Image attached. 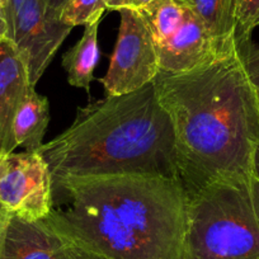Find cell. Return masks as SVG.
Segmentation results:
<instances>
[{"label": "cell", "mask_w": 259, "mask_h": 259, "mask_svg": "<svg viewBox=\"0 0 259 259\" xmlns=\"http://www.w3.org/2000/svg\"><path fill=\"white\" fill-rule=\"evenodd\" d=\"M107 9L109 11H117L123 8H133L134 0H104Z\"/></svg>", "instance_id": "19"}, {"label": "cell", "mask_w": 259, "mask_h": 259, "mask_svg": "<svg viewBox=\"0 0 259 259\" xmlns=\"http://www.w3.org/2000/svg\"><path fill=\"white\" fill-rule=\"evenodd\" d=\"M181 2H184V3H188L189 0H181Z\"/></svg>", "instance_id": "26"}, {"label": "cell", "mask_w": 259, "mask_h": 259, "mask_svg": "<svg viewBox=\"0 0 259 259\" xmlns=\"http://www.w3.org/2000/svg\"><path fill=\"white\" fill-rule=\"evenodd\" d=\"M49 123V99L37 93L34 87H29L14 117L13 138L17 148L23 146L26 151L37 153L44 145L42 140Z\"/></svg>", "instance_id": "11"}, {"label": "cell", "mask_w": 259, "mask_h": 259, "mask_svg": "<svg viewBox=\"0 0 259 259\" xmlns=\"http://www.w3.org/2000/svg\"><path fill=\"white\" fill-rule=\"evenodd\" d=\"M256 27H259V0H238L236 38L251 37Z\"/></svg>", "instance_id": "17"}, {"label": "cell", "mask_w": 259, "mask_h": 259, "mask_svg": "<svg viewBox=\"0 0 259 259\" xmlns=\"http://www.w3.org/2000/svg\"><path fill=\"white\" fill-rule=\"evenodd\" d=\"M99 22L85 26L81 38L62 55V68L66 71L70 85L85 89L91 93L94 70L101 59L98 45Z\"/></svg>", "instance_id": "13"}, {"label": "cell", "mask_w": 259, "mask_h": 259, "mask_svg": "<svg viewBox=\"0 0 259 259\" xmlns=\"http://www.w3.org/2000/svg\"><path fill=\"white\" fill-rule=\"evenodd\" d=\"M68 240L46 220H28L0 207V259H65Z\"/></svg>", "instance_id": "8"}, {"label": "cell", "mask_w": 259, "mask_h": 259, "mask_svg": "<svg viewBox=\"0 0 259 259\" xmlns=\"http://www.w3.org/2000/svg\"><path fill=\"white\" fill-rule=\"evenodd\" d=\"M29 83L28 73L13 44L4 39L0 44V155L14 153L13 122L23 102Z\"/></svg>", "instance_id": "10"}, {"label": "cell", "mask_w": 259, "mask_h": 259, "mask_svg": "<svg viewBox=\"0 0 259 259\" xmlns=\"http://www.w3.org/2000/svg\"><path fill=\"white\" fill-rule=\"evenodd\" d=\"M188 3L181 0H154L153 3L136 9L143 16L155 46L168 39L183 22Z\"/></svg>", "instance_id": "14"}, {"label": "cell", "mask_w": 259, "mask_h": 259, "mask_svg": "<svg viewBox=\"0 0 259 259\" xmlns=\"http://www.w3.org/2000/svg\"><path fill=\"white\" fill-rule=\"evenodd\" d=\"M155 49L160 71L171 74L196 69L220 55L203 24L189 6L181 26Z\"/></svg>", "instance_id": "9"}, {"label": "cell", "mask_w": 259, "mask_h": 259, "mask_svg": "<svg viewBox=\"0 0 259 259\" xmlns=\"http://www.w3.org/2000/svg\"><path fill=\"white\" fill-rule=\"evenodd\" d=\"M7 0H0V8H3L4 6H6Z\"/></svg>", "instance_id": "24"}, {"label": "cell", "mask_w": 259, "mask_h": 259, "mask_svg": "<svg viewBox=\"0 0 259 259\" xmlns=\"http://www.w3.org/2000/svg\"><path fill=\"white\" fill-rule=\"evenodd\" d=\"M68 240V239H66ZM65 259H103L99 256L93 255V254L84 251L83 249L78 248L73 243L68 240V246H66V253H65Z\"/></svg>", "instance_id": "18"}, {"label": "cell", "mask_w": 259, "mask_h": 259, "mask_svg": "<svg viewBox=\"0 0 259 259\" xmlns=\"http://www.w3.org/2000/svg\"><path fill=\"white\" fill-rule=\"evenodd\" d=\"M68 206L45 220L70 243L103 259H179L188 194L154 174L68 177L52 188Z\"/></svg>", "instance_id": "2"}, {"label": "cell", "mask_w": 259, "mask_h": 259, "mask_svg": "<svg viewBox=\"0 0 259 259\" xmlns=\"http://www.w3.org/2000/svg\"><path fill=\"white\" fill-rule=\"evenodd\" d=\"M256 91V89H255ZM256 96H258V101H259V91H256Z\"/></svg>", "instance_id": "25"}, {"label": "cell", "mask_w": 259, "mask_h": 259, "mask_svg": "<svg viewBox=\"0 0 259 259\" xmlns=\"http://www.w3.org/2000/svg\"><path fill=\"white\" fill-rule=\"evenodd\" d=\"M0 207L28 220H45L52 212L51 173L38 151L0 155Z\"/></svg>", "instance_id": "6"}, {"label": "cell", "mask_w": 259, "mask_h": 259, "mask_svg": "<svg viewBox=\"0 0 259 259\" xmlns=\"http://www.w3.org/2000/svg\"><path fill=\"white\" fill-rule=\"evenodd\" d=\"M251 176L259 181V145L254 150L253 161H251Z\"/></svg>", "instance_id": "21"}, {"label": "cell", "mask_w": 259, "mask_h": 259, "mask_svg": "<svg viewBox=\"0 0 259 259\" xmlns=\"http://www.w3.org/2000/svg\"><path fill=\"white\" fill-rule=\"evenodd\" d=\"M153 83L173 124L188 196L218 179L251 174L259 101L236 47L189 71H160Z\"/></svg>", "instance_id": "1"}, {"label": "cell", "mask_w": 259, "mask_h": 259, "mask_svg": "<svg viewBox=\"0 0 259 259\" xmlns=\"http://www.w3.org/2000/svg\"><path fill=\"white\" fill-rule=\"evenodd\" d=\"M154 0H134L133 3V8L134 9H141L144 7L149 6L150 3H153Z\"/></svg>", "instance_id": "23"}, {"label": "cell", "mask_w": 259, "mask_h": 259, "mask_svg": "<svg viewBox=\"0 0 259 259\" xmlns=\"http://www.w3.org/2000/svg\"><path fill=\"white\" fill-rule=\"evenodd\" d=\"M236 3L238 0L188 2V6L203 24L219 54L236 47Z\"/></svg>", "instance_id": "12"}, {"label": "cell", "mask_w": 259, "mask_h": 259, "mask_svg": "<svg viewBox=\"0 0 259 259\" xmlns=\"http://www.w3.org/2000/svg\"><path fill=\"white\" fill-rule=\"evenodd\" d=\"M38 153L50 169L52 188L68 177L107 174L181 181L173 124L154 83L78 108L73 123Z\"/></svg>", "instance_id": "3"}, {"label": "cell", "mask_w": 259, "mask_h": 259, "mask_svg": "<svg viewBox=\"0 0 259 259\" xmlns=\"http://www.w3.org/2000/svg\"><path fill=\"white\" fill-rule=\"evenodd\" d=\"M70 0H46L47 6L51 11H54L55 13L60 14L61 16V12L64 9V7L69 3Z\"/></svg>", "instance_id": "20"}, {"label": "cell", "mask_w": 259, "mask_h": 259, "mask_svg": "<svg viewBox=\"0 0 259 259\" xmlns=\"http://www.w3.org/2000/svg\"><path fill=\"white\" fill-rule=\"evenodd\" d=\"M236 50L249 80L259 91V45L251 37L236 38Z\"/></svg>", "instance_id": "16"}, {"label": "cell", "mask_w": 259, "mask_h": 259, "mask_svg": "<svg viewBox=\"0 0 259 259\" xmlns=\"http://www.w3.org/2000/svg\"><path fill=\"white\" fill-rule=\"evenodd\" d=\"M107 9L104 0H70L61 12V21L74 28L76 26H89L101 21Z\"/></svg>", "instance_id": "15"}, {"label": "cell", "mask_w": 259, "mask_h": 259, "mask_svg": "<svg viewBox=\"0 0 259 259\" xmlns=\"http://www.w3.org/2000/svg\"><path fill=\"white\" fill-rule=\"evenodd\" d=\"M7 36H8V27H7L6 18H4L3 9L0 8V44L7 39Z\"/></svg>", "instance_id": "22"}, {"label": "cell", "mask_w": 259, "mask_h": 259, "mask_svg": "<svg viewBox=\"0 0 259 259\" xmlns=\"http://www.w3.org/2000/svg\"><path fill=\"white\" fill-rule=\"evenodd\" d=\"M71 29L49 8L46 0H24L9 24L7 39L23 61L32 87L38 83Z\"/></svg>", "instance_id": "7"}, {"label": "cell", "mask_w": 259, "mask_h": 259, "mask_svg": "<svg viewBox=\"0 0 259 259\" xmlns=\"http://www.w3.org/2000/svg\"><path fill=\"white\" fill-rule=\"evenodd\" d=\"M179 259H259L258 179H218L188 196Z\"/></svg>", "instance_id": "4"}, {"label": "cell", "mask_w": 259, "mask_h": 259, "mask_svg": "<svg viewBox=\"0 0 259 259\" xmlns=\"http://www.w3.org/2000/svg\"><path fill=\"white\" fill-rule=\"evenodd\" d=\"M118 37L106 75L99 79L106 96H123L153 83L160 73L158 52L139 11L123 8Z\"/></svg>", "instance_id": "5"}]
</instances>
